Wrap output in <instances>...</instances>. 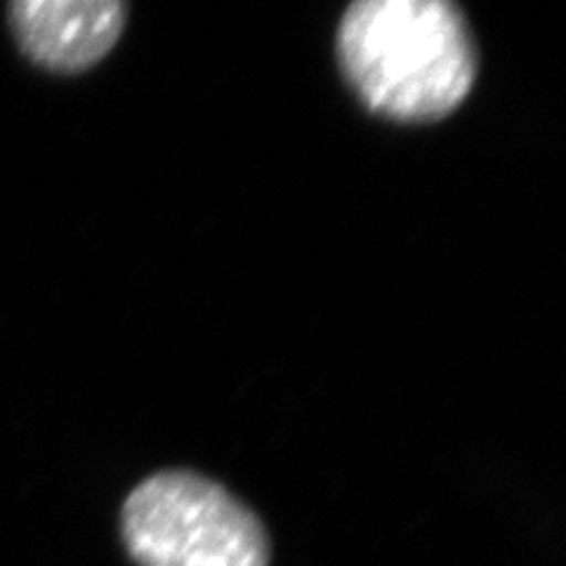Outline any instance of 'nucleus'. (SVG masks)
Listing matches in <instances>:
<instances>
[{"mask_svg":"<svg viewBox=\"0 0 566 566\" xmlns=\"http://www.w3.org/2000/svg\"><path fill=\"white\" fill-rule=\"evenodd\" d=\"M128 17L123 0H12L6 6L22 57L57 76H81L109 57Z\"/></svg>","mask_w":566,"mask_h":566,"instance_id":"nucleus-3","label":"nucleus"},{"mask_svg":"<svg viewBox=\"0 0 566 566\" xmlns=\"http://www.w3.org/2000/svg\"><path fill=\"white\" fill-rule=\"evenodd\" d=\"M120 541L137 566H270L268 526L197 470H158L120 505Z\"/></svg>","mask_w":566,"mask_h":566,"instance_id":"nucleus-2","label":"nucleus"},{"mask_svg":"<svg viewBox=\"0 0 566 566\" xmlns=\"http://www.w3.org/2000/svg\"><path fill=\"white\" fill-rule=\"evenodd\" d=\"M335 57L364 109L399 126L449 118L480 76L474 31L451 0H357L340 14Z\"/></svg>","mask_w":566,"mask_h":566,"instance_id":"nucleus-1","label":"nucleus"}]
</instances>
